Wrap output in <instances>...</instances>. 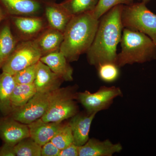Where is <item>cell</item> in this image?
Wrapping results in <instances>:
<instances>
[{
  "label": "cell",
  "mask_w": 156,
  "mask_h": 156,
  "mask_svg": "<svg viewBox=\"0 0 156 156\" xmlns=\"http://www.w3.org/2000/svg\"><path fill=\"white\" fill-rule=\"evenodd\" d=\"M122 90L115 87H101L96 92L89 91L77 93V99L89 114H97L108 109L115 98L122 96Z\"/></svg>",
  "instance_id": "cell-8"
},
{
  "label": "cell",
  "mask_w": 156,
  "mask_h": 156,
  "mask_svg": "<svg viewBox=\"0 0 156 156\" xmlns=\"http://www.w3.org/2000/svg\"><path fill=\"white\" fill-rule=\"evenodd\" d=\"M96 67L98 76L105 83H113L119 77L120 67L115 63L105 62L99 64Z\"/></svg>",
  "instance_id": "cell-25"
},
{
  "label": "cell",
  "mask_w": 156,
  "mask_h": 156,
  "mask_svg": "<svg viewBox=\"0 0 156 156\" xmlns=\"http://www.w3.org/2000/svg\"><path fill=\"white\" fill-rule=\"evenodd\" d=\"M123 27L145 34L156 44V14L144 2L124 5L122 14Z\"/></svg>",
  "instance_id": "cell-4"
},
{
  "label": "cell",
  "mask_w": 156,
  "mask_h": 156,
  "mask_svg": "<svg viewBox=\"0 0 156 156\" xmlns=\"http://www.w3.org/2000/svg\"><path fill=\"white\" fill-rule=\"evenodd\" d=\"M8 14L0 5V24L7 18Z\"/></svg>",
  "instance_id": "cell-31"
},
{
  "label": "cell",
  "mask_w": 156,
  "mask_h": 156,
  "mask_svg": "<svg viewBox=\"0 0 156 156\" xmlns=\"http://www.w3.org/2000/svg\"><path fill=\"white\" fill-rule=\"evenodd\" d=\"M29 137L28 125L20 122L10 116L0 118V137L5 143L15 145Z\"/></svg>",
  "instance_id": "cell-11"
},
{
  "label": "cell",
  "mask_w": 156,
  "mask_h": 156,
  "mask_svg": "<svg viewBox=\"0 0 156 156\" xmlns=\"http://www.w3.org/2000/svg\"><path fill=\"white\" fill-rule=\"evenodd\" d=\"M19 42L12 31L10 21L7 20L0 27V69Z\"/></svg>",
  "instance_id": "cell-19"
},
{
  "label": "cell",
  "mask_w": 156,
  "mask_h": 156,
  "mask_svg": "<svg viewBox=\"0 0 156 156\" xmlns=\"http://www.w3.org/2000/svg\"><path fill=\"white\" fill-rule=\"evenodd\" d=\"M77 92L73 87L65 88L50 105L41 119L46 122H62L78 113V107L74 99Z\"/></svg>",
  "instance_id": "cell-7"
},
{
  "label": "cell",
  "mask_w": 156,
  "mask_h": 156,
  "mask_svg": "<svg viewBox=\"0 0 156 156\" xmlns=\"http://www.w3.org/2000/svg\"><path fill=\"white\" fill-rule=\"evenodd\" d=\"M63 80L53 72L47 65L39 61L34 82L37 92H52L59 89Z\"/></svg>",
  "instance_id": "cell-15"
},
{
  "label": "cell",
  "mask_w": 156,
  "mask_h": 156,
  "mask_svg": "<svg viewBox=\"0 0 156 156\" xmlns=\"http://www.w3.org/2000/svg\"><path fill=\"white\" fill-rule=\"evenodd\" d=\"M63 38V33L48 27L33 41L43 56L59 51Z\"/></svg>",
  "instance_id": "cell-16"
},
{
  "label": "cell",
  "mask_w": 156,
  "mask_h": 156,
  "mask_svg": "<svg viewBox=\"0 0 156 156\" xmlns=\"http://www.w3.org/2000/svg\"><path fill=\"white\" fill-rule=\"evenodd\" d=\"M79 146L73 143L60 150L58 156H79Z\"/></svg>",
  "instance_id": "cell-29"
},
{
  "label": "cell",
  "mask_w": 156,
  "mask_h": 156,
  "mask_svg": "<svg viewBox=\"0 0 156 156\" xmlns=\"http://www.w3.org/2000/svg\"><path fill=\"white\" fill-rule=\"evenodd\" d=\"M141 1H142V2L145 3V4L147 2H149L151 0H141Z\"/></svg>",
  "instance_id": "cell-32"
},
{
  "label": "cell",
  "mask_w": 156,
  "mask_h": 156,
  "mask_svg": "<svg viewBox=\"0 0 156 156\" xmlns=\"http://www.w3.org/2000/svg\"><path fill=\"white\" fill-rule=\"evenodd\" d=\"M40 61L47 65L51 70L63 81L73 80V69L64 55L60 51L42 56Z\"/></svg>",
  "instance_id": "cell-18"
},
{
  "label": "cell",
  "mask_w": 156,
  "mask_h": 156,
  "mask_svg": "<svg viewBox=\"0 0 156 156\" xmlns=\"http://www.w3.org/2000/svg\"><path fill=\"white\" fill-rule=\"evenodd\" d=\"M133 0H98L92 13L96 19L99 20L115 6L121 5H131L133 3Z\"/></svg>",
  "instance_id": "cell-26"
},
{
  "label": "cell",
  "mask_w": 156,
  "mask_h": 156,
  "mask_svg": "<svg viewBox=\"0 0 156 156\" xmlns=\"http://www.w3.org/2000/svg\"><path fill=\"white\" fill-rule=\"evenodd\" d=\"M51 141L60 150L73 143L72 131L69 123L63 124Z\"/></svg>",
  "instance_id": "cell-24"
},
{
  "label": "cell",
  "mask_w": 156,
  "mask_h": 156,
  "mask_svg": "<svg viewBox=\"0 0 156 156\" xmlns=\"http://www.w3.org/2000/svg\"><path fill=\"white\" fill-rule=\"evenodd\" d=\"M10 24L19 41H33L48 27L44 16H10Z\"/></svg>",
  "instance_id": "cell-9"
},
{
  "label": "cell",
  "mask_w": 156,
  "mask_h": 156,
  "mask_svg": "<svg viewBox=\"0 0 156 156\" xmlns=\"http://www.w3.org/2000/svg\"><path fill=\"white\" fill-rule=\"evenodd\" d=\"M97 114L77 113L71 118L69 125L73 137V143L77 146L84 145L89 139L92 121Z\"/></svg>",
  "instance_id": "cell-14"
},
{
  "label": "cell",
  "mask_w": 156,
  "mask_h": 156,
  "mask_svg": "<svg viewBox=\"0 0 156 156\" xmlns=\"http://www.w3.org/2000/svg\"><path fill=\"white\" fill-rule=\"evenodd\" d=\"M124 5H118L99 20L94 41L87 52L89 64L97 67L105 62L116 64L117 47L121 41L123 27L122 14Z\"/></svg>",
  "instance_id": "cell-1"
},
{
  "label": "cell",
  "mask_w": 156,
  "mask_h": 156,
  "mask_svg": "<svg viewBox=\"0 0 156 156\" xmlns=\"http://www.w3.org/2000/svg\"><path fill=\"white\" fill-rule=\"evenodd\" d=\"M98 0H65L61 3L73 16L92 11Z\"/></svg>",
  "instance_id": "cell-22"
},
{
  "label": "cell",
  "mask_w": 156,
  "mask_h": 156,
  "mask_svg": "<svg viewBox=\"0 0 156 156\" xmlns=\"http://www.w3.org/2000/svg\"><path fill=\"white\" fill-rule=\"evenodd\" d=\"M122 149L120 143L114 144L108 139L89 138L85 144L79 147V156H112Z\"/></svg>",
  "instance_id": "cell-13"
},
{
  "label": "cell",
  "mask_w": 156,
  "mask_h": 156,
  "mask_svg": "<svg viewBox=\"0 0 156 156\" xmlns=\"http://www.w3.org/2000/svg\"><path fill=\"white\" fill-rule=\"evenodd\" d=\"M63 125L62 122H46L39 119L28 125L30 137L42 146L51 141Z\"/></svg>",
  "instance_id": "cell-17"
},
{
  "label": "cell",
  "mask_w": 156,
  "mask_h": 156,
  "mask_svg": "<svg viewBox=\"0 0 156 156\" xmlns=\"http://www.w3.org/2000/svg\"><path fill=\"white\" fill-rule=\"evenodd\" d=\"M14 147V145L5 143L3 146L0 147V156H16Z\"/></svg>",
  "instance_id": "cell-30"
},
{
  "label": "cell",
  "mask_w": 156,
  "mask_h": 156,
  "mask_svg": "<svg viewBox=\"0 0 156 156\" xmlns=\"http://www.w3.org/2000/svg\"><path fill=\"white\" fill-rule=\"evenodd\" d=\"M8 15L44 16V0H0Z\"/></svg>",
  "instance_id": "cell-10"
},
{
  "label": "cell",
  "mask_w": 156,
  "mask_h": 156,
  "mask_svg": "<svg viewBox=\"0 0 156 156\" xmlns=\"http://www.w3.org/2000/svg\"><path fill=\"white\" fill-rule=\"evenodd\" d=\"M41 57L33 41H19L2 69L3 72L13 76L25 68L37 63Z\"/></svg>",
  "instance_id": "cell-6"
},
{
  "label": "cell",
  "mask_w": 156,
  "mask_h": 156,
  "mask_svg": "<svg viewBox=\"0 0 156 156\" xmlns=\"http://www.w3.org/2000/svg\"><path fill=\"white\" fill-rule=\"evenodd\" d=\"M37 63L25 68L14 75L13 76L16 84L34 83L36 76Z\"/></svg>",
  "instance_id": "cell-27"
},
{
  "label": "cell",
  "mask_w": 156,
  "mask_h": 156,
  "mask_svg": "<svg viewBox=\"0 0 156 156\" xmlns=\"http://www.w3.org/2000/svg\"><path fill=\"white\" fill-rule=\"evenodd\" d=\"M64 89L59 88L52 92H37L25 105L14 111L9 116L20 122L29 125L41 118Z\"/></svg>",
  "instance_id": "cell-5"
},
{
  "label": "cell",
  "mask_w": 156,
  "mask_h": 156,
  "mask_svg": "<svg viewBox=\"0 0 156 156\" xmlns=\"http://www.w3.org/2000/svg\"><path fill=\"white\" fill-rule=\"evenodd\" d=\"M92 11L73 16L65 30L60 51L69 62L87 53L94 41L99 24Z\"/></svg>",
  "instance_id": "cell-2"
},
{
  "label": "cell",
  "mask_w": 156,
  "mask_h": 156,
  "mask_svg": "<svg viewBox=\"0 0 156 156\" xmlns=\"http://www.w3.org/2000/svg\"><path fill=\"white\" fill-rule=\"evenodd\" d=\"M60 150L51 142L49 141L41 147L42 156H58Z\"/></svg>",
  "instance_id": "cell-28"
},
{
  "label": "cell",
  "mask_w": 156,
  "mask_h": 156,
  "mask_svg": "<svg viewBox=\"0 0 156 156\" xmlns=\"http://www.w3.org/2000/svg\"><path fill=\"white\" fill-rule=\"evenodd\" d=\"M41 146L30 137L20 140L14 145V151L17 156H41Z\"/></svg>",
  "instance_id": "cell-23"
},
{
  "label": "cell",
  "mask_w": 156,
  "mask_h": 156,
  "mask_svg": "<svg viewBox=\"0 0 156 156\" xmlns=\"http://www.w3.org/2000/svg\"><path fill=\"white\" fill-rule=\"evenodd\" d=\"M120 43L121 51L116 61L119 67L156 59V44L145 34L124 28Z\"/></svg>",
  "instance_id": "cell-3"
},
{
  "label": "cell",
  "mask_w": 156,
  "mask_h": 156,
  "mask_svg": "<svg viewBox=\"0 0 156 156\" xmlns=\"http://www.w3.org/2000/svg\"><path fill=\"white\" fill-rule=\"evenodd\" d=\"M16 84L13 76L3 72L0 74V113L4 116L12 113L11 98Z\"/></svg>",
  "instance_id": "cell-20"
},
{
  "label": "cell",
  "mask_w": 156,
  "mask_h": 156,
  "mask_svg": "<svg viewBox=\"0 0 156 156\" xmlns=\"http://www.w3.org/2000/svg\"><path fill=\"white\" fill-rule=\"evenodd\" d=\"M34 84H16L11 98L12 112L25 105L36 93Z\"/></svg>",
  "instance_id": "cell-21"
},
{
  "label": "cell",
  "mask_w": 156,
  "mask_h": 156,
  "mask_svg": "<svg viewBox=\"0 0 156 156\" xmlns=\"http://www.w3.org/2000/svg\"><path fill=\"white\" fill-rule=\"evenodd\" d=\"M44 16L48 27L64 33L73 16L62 5L55 0H44Z\"/></svg>",
  "instance_id": "cell-12"
}]
</instances>
